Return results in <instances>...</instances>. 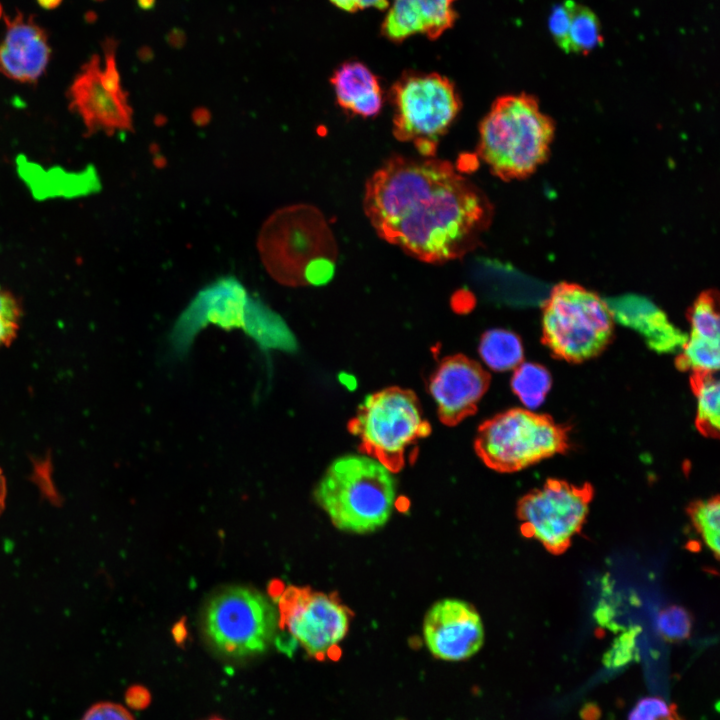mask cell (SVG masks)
Returning a JSON list of instances; mask_svg holds the SVG:
<instances>
[{
	"mask_svg": "<svg viewBox=\"0 0 720 720\" xmlns=\"http://www.w3.org/2000/svg\"><path fill=\"white\" fill-rule=\"evenodd\" d=\"M277 610L260 592L228 587L215 594L204 613V630L210 642L229 656L263 652L277 628Z\"/></svg>",
	"mask_w": 720,
	"mask_h": 720,
	"instance_id": "11",
	"label": "cell"
},
{
	"mask_svg": "<svg viewBox=\"0 0 720 720\" xmlns=\"http://www.w3.org/2000/svg\"><path fill=\"white\" fill-rule=\"evenodd\" d=\"M0 15H1V6H0Z\"/></svg>",
	"mask_w": 720,
	"mask_h": 720,
	"instance_id": "38",
	"label": "cell"
},
{
	"mask_svg": "<svg viewBox=\"0 0 720 720\" xmlns=\"http://www.w3.org/2000/svg\"><path fill=\"white\" fill-rule=\"evenodd\" d=\"M479 354L485 364L495 371L515 369L523 361V346L519 337L505 329L486 331L480 340Z\"/></svg>",
	"mask_w": 720,
	"mask_h": 720,
	"instance_id": "20",
	"label": "cell"
},
{
	"mask_svg": "<svg viewBox=\"0 0 720 720\" xmlns=\"http://www.w3.org/2000/svg\"><path fill=\"white\" fill-rule=\"evenodd\" d=\"M209 720H222V719H219V718H212V719H209Z\"/></svg>",
	"mask_w": 720,
	"mask_h": 720,
	"instance_id": "37",
	"label": "cell"
},
{
	"mask_svg": "<svg viewBox=\"0 0 720 720\" xmlns=\"http://www.w3.org/2000/svg\"><path fill=\"white\" fill-rule=\"evenodd\" d=\"M349 432L359 440V450L392 473L406 463L407 450L431 433L416 394L388 387L368 395L348 422Z\"/></svg>",
	"mask_w": 720,
	"mask_h": 720,
	"instance_id": "6",
	"label": "cell"
},
{
	"mask_svg": "<svg viewBox=\"0 0 720 720\" xmlns=\"http://www.w3.org/2000/svg\"><path fill=\"white\" fill-rule=\"evenodd\" d=\"M593 488L549 479L524 495L517 505L521 533L552 554L564 553L582 530Z\"/></svg>",
	"mask_w": 720,
	"mask_h": 720,
	"instance_id": "12",
	"label": "cell"
},
{
	"mask_svg": "<svg viewBox=\"0 0 720 720\" xmlns=\"http://www.w3.org/2000/svg\"><path fill=\"white\" fill-rule=\"evenodd\" d=\"M363 208L382 239L427 263L472 251L493 215L486 195L435 156L387 159L366 183Z\"/></svg>",
	"mask_w": 720,
	"mask_h": 720,
	"instance_id": "1",
	"label": "cell"
},
{
	"mask_svg": "<svg viewBox=\"0 0 720 720\" xmlns=\"http://www.w3.org/2000/svg\"><path fill=\"white\" fill-rule=\"evenodd\" d=\"M613 334L606 301L574 283H560L547 298L542 316L544 344L558 358L582 362L595 357Z\"/></svg>",
	"mask_w": 720,
	"mask_h": 720,
	"instance_id": "8",
	"label": "cell"
},
{
	"mask_svg": "<svg viewBox=\"0 0 720 720\" xmlns=\"http://www.w3.org/2000/svg\"><path fill=\"white\" fill-rule=\"evenodd\" d=\"M268 591L277 607L279 648L300 647L318 661L340 656L353 613L336 593L284 585L279 580H273Z\"/></svg>",
	"mask_w": 720,
	"mask_h": 720,
	"instance_id": "5",
	"label": "cell"
},
{
	"mask_svg": "<svg viewBox=\"0 0 720 720\" xmlns=\"http://www.w3.org/2000/svg\"><path fill=\"white\" fill-rule=\"evenodd\" d=\"M6 493H7L6 480L3 475L2 470L0 469V513L2 512L4 505H5Z\"/></svg>",
	"mask_w": 720,
	"mask_h": 720,
	"instance_id": "33",
	"label": "cell"
},
{
	"mask_svg": "<svg viewBox=\"0 0 720 720\" xmlns=\"http://www.w3.org/2000/svg\"><path fill=\"white\" fill-rule=\"evenodd\" d=\"M257 246L267 272L284 286L322 285L333 276L336 245L314 207L294 205L275 212L263 225Z\"/></svg>",
	"mask_w": 720,
	"mask_h": 720,
	"instance_id": "2",
	"label": "cell"
},
{
	"mask_svg": "<svg viewBox=\"0 0 720 720\" xmlns=\"http://www.w3.org/2000/svg\"><path fill=\"white\" fill-rule=\"evenodd\" d=\"M389 99L394 137L412 143L420 156L434 157L462 106L453 83L437 73L405 72Z\"/></svg>",
	"mask_w": 720,
	"mask_h": 720,
	"instance_id": "7",
	"label": "cell"
},
{
	"mask_svg": "<svg viewBox=\"0 0 720 720\" xmlns=\"http://www.w3.org/2000/svg\"><path fill=\"white\" fill-rule=\"evenodd\" d=\"M0 40V74L22 84H34L44 75L51 59L46 30L33 15L16 11L4 16Z\"/></svg>",
	"mask_w": 720,
	"mask_h": 720,
	"instance_id": "16",
	"label": "cell"
},
{
	"mask_svg": "<svg viewBox=\"0 0 720 720\" xmlns=\"http://www.w3.org/2000/svg\"><path fill=\"white\" fill-rule=\"evenodd\" d=\"M568 448L566 430L546 415L510 409L483 422L474 449L490 469L511 473L527 468Z\"/></svg>",
	"mask_w": 720,
	"mask_h": 720,
	"instance_id": "9",
	"label": "cell"
},
{
	"mask_svg": "<svg viewBox=\"0 0 720 720\" xmlns=\"http://www.w3.org/2000/svg\"><path fill=\"white\" fill-rule=\"evenodd\" d=\"M126 701L134 708H141L148 703L149 694L141 687H133L127 691Z\"/></svg>",
	"mask_w": 720,
	"mask_h": 720,
	"instance_id": "32",
	"label": "cell"
},
{
	"mask_svg": "<svg viewBox=\"0 0 720 720\" xmlns=\"http://www.w3.org/2000/svg\"><path fill=\"white\" fill-rule=\"evenodd\" d=\"M489 384V373L473 359L463 354L443 358L428 383L440 421L455 426L475 414Z\"/></svg>",
	"mask_w": 720,
	"mask_h": 720,
	"instance_id": "15",
	"label": "cell"
},
{
	"mask_svg": "<svg viewBox=\"0 0 720 720\" xmlns=\"http://www.w3.org/2000/svg\"><path fill=\"white\" fill-rule=\"evenodd\" d=\"M21 305L8 290L0 287V348L16 337L21 320Z\"/></svg>",
	"mask_w": 720,
	"mask_h": 720,
	"instance_id": "26",
	"label": "cell"
},
{
	"mask_svg": "<svg viewBox=\"0 0 720 720\" xmlns=\"http://www.w3.org/2000/svg\"><path fill=\"white\" fill-rule=\"evenodd\" d=\"M314 498L339 530L367 534L383 527L396 504L393 473L367 455H345L327 468Z\"/></svg>",
	"mask_w": 720,
	"mask_h": 720,
	"instance_id": "4",
	"label": "cell"
},
{
	"mask_svg": "<svg viewBox=\"0 0 720 720\" xmlns=\"http://www.w3.org/2000/svg\"><path fill=\"white\" fill-rule=\"evenodd\" d=\"M570 26L569 0L555 4L548 17L549 32L557 46L568 52V32Z\"/></svg>",
	"mask_w": 720,
	"mask_h": 720,
	"instance_id": "29",
	"label": "cell"
},
{
	"mask_svg": "<svg viewBox=\"0 0 720 720\" xmlns=\"http://www.w3.org/2000/svg\"><path fill=\"white\" fill-rule=\"evenodd\" d=\"M210 323L222 328H244L265 348L273 346L284 329L282 319L252 300L244 286L231 276L218 279L197 294L174 328V346L185 350L195 333Z\"/></svg>",
	"mask_w": 720,
	"mask_h": 720,
	"instance_id": "10",
	"label": "cell"
},
{
	"mask_svg": "<svg viewBox=\"0 0 720 720\" xmlns=\"http://www.w3.org/2000/svg\"><path fill=\"white\" fill-rule=\"evenodd\" d=\"M688 516L706 547L719 558L720 501L719 496L697 500L688 506Z\"/></svg>",
	"mask_w": 720,
	"mask_h": 720,
	"instance_id": "25",
	"label": "cell"
},
{
	"mask_svg": "<svg viewBox=\"0 0 720 720\" xmlns=\"http://www.w3.org/2000/svg\"><path fill=\"white\" fill-rule=\"evenodd\" d=\"M613 320L634 329L656 352H680L687 336L675 327L666 314L641 296H621L606 301Z\"/></svg>",
	"mask_w": 720,
	"mask_h": 720,
	"instance_id": "17",
	"label": "cell"
},
{
	"mask_svg": "<svg viewBox=\"0 0 720 720\" xmlns=\"http://www.w3.org/2000/svg\"><path fill=\"white\" fill-rule=\"evenodd\" d=\"M554 124L528 94L498 97L479 125L477 153L498 178L511 181L533 174L546 160Z\"/></svg>",
	"mask_w": 720,
	"mask_h": 720,
	"instance_id": "3",
	"label": "cell"
},
{
	"mask_svg": "<svg viewBox=\"0 0 720 720\" xmlns=\"http://www.w3.org/2000/svg\"><path fill=\"white\" fill-rule=\"evenodd\" d=\"M568 52L587 54L603 43L601 24L588 7L569 0Z\"/></svg>",
	"mask_w": 720,
	"mask_h": 720,
	"instance_id": "23",
	"label": "cell"
},
{
	"mask_svg": "<svg viewBox=\"0 0 720 720\" xmlns=\"http://www.w3.org/2000/svg\"><path fill=\"white\" fill-rule=\"evenodd\" d=\"M336 7L347 12H355L366 8L386 9L388 0H330Z\"/></svg>",
	"mask_w": 720,
	"mask_h": 720,
	"instance_id": "31",
	"label": "cell"
},
{
	"mask_svg": "<svg viewBox=\"0 0 720 720\" xmlns=\"http://www.w3.org/2000/svg\"><path fill=\"white\" fill-rule=\"evenodd\" d=\"M330 81L336 101L344 111L363 118L374 117L381 111L383 92L379 80L363 63L342 64Z\"/></svg>",
	"mask_w": 720,
	"mask_h": 720,
	"instance_id": "19",
	"label": "cell"
},
{
	"mask_svg": "<svg viewBox=\"0 0 720 720\" xmlns=\"http://www.w3.org/2000/svg\"><path fill=\"white\" fill-rule=\"evenodd\" d=\"M691 327L687 343L701 348H720V319L717 296L711 292L700 295L689 311Z\"/></svg>",
	"mask_w": 720,
	"mask_h": 720,
	"instance_id": "21",
	"label": "cell"
},
{
	"mask_svg": "<svg viewBox=\"0 0 720 720\" xmlns=\"http://www.w3.org/2000/svg\"><path fill=\"white\" fill-rule=\"evenodd\" d=\"M169 40L173 45L178 46L183 43L184 34L182 31H174L170 33Z\"/></svg>",
	"mask_w": 720,
	"mask_h": 720,
	"instance_id": "34",
	"label": "cell"
},
{
	"mask_svg": "<svg viewBox=\"0 0 720 720\" xmlns=\"http://www.w3.org/2000/svg\"><path fill=\"white\" fill-rule=\"evenodd\" d=\"M691 387L697 401L696 427L707 437L717 438L720 419V384L714 373L692 374Z\"/></svg>",
	"mask_w": 720,
	"mask_h": 720,
	"instance_id": "22",
	"label": "cell"
},
{
	"mask_svg": "<svg viewBox=\"0 0 720 720\" xmlns=\"http://www.w3.org/2000/svg\"><path fill=\"white\" fill-rule=\"evenodd\" d=\"M628 720H681L675 707L659 697H644L631 710Z\"/></svg>",
	"mask_w": 720,
	"mask_h": 720,
	"instance_id": "28",
	"label": "cell"
},
{
	"mask_svg": "<svg viewBox=\"0 0 720 720\" xmlns=\"http://www.w3.org/2000/svg\"><path fill=\"white\" fill-rule=\"evenodd\" d=\"M156 0H137V4L144 10H149L154 7Z\"/></svg>",
	"mask_w": 720,
	"mask_h": 720,
	"instance_id": "36",
	"label": "cell"
},
{
	"mask_svg": "<svg viewBox=\"0 0 720 720\" xmlns=\"http://www.w3.org/2000/svg\"><path fill=\"white\" fill-rule=\"evenodd\" d=\"M37 2L44 9H54L59 6L62 0H37Z\"/></svg>",
	"mask_w": 720,
	"mask_h": 720,
	"instance_id": "35",
	"label": "cell"
},
{
	"mask_svg": "<svg viewBox=\"0 0 720 720\" xmlns=\"http://www.w3.org/2000/svg\"><path fill=\"white\" fill-rule=\"evenodd\" d=\"M551 384V376L546 368L534 363H521L514 369L511 379L513 392L530 409L544 402Z\"/></svg>",
	"mask_w": 720,
	"mask_h": 720,
	"instance_id": "24",
	"label": "cell"
},
{
	"mask_svg": "<svg viewBox=\"0 0 720 720\" xmlns=\"http://www.w3.org/2000/svg\"><path fill=\"white\" fill-rule=\"evenodd\" d=\"M423 638L435 658L458 662L481 649L485 632L480 614L470 603L447 598L435 602L427 611Z\"/></svg>",
	"mask_w": 720,
	"mask_h": 720,
	"instance_id": "14",
	"label": "cell"
},
{
	"mask_svg": "<svg viewBox=\"0 0 720 720\" xmlns=\"http://www.w3.org/2000/svg\"><path fill=\"white\" fill-rule=\"evenodd\" d=\"M117 43L106 39L104 60L93 55L76 74L67 90L70 110L82 121L86 134L133 131V109L121 85L116 63Z\"/></svg>",
	"mask_w": 720,
	"mask_h": 720,
	"instance_id": "13",
	"label": "cell"
},
{
	"mask_svg": "<svg viewBox=\"0 0 720 720\" xmlns=\"http://www.w3.org/2000/svg\"><path fill=\"white\" fill-rule=\"evenodd\" d=\"M455 0H394L382 23L381 32L393 42L414 34L437 39L457 18Z\"/></svg>",
	"mask_w": 720,
	"mask_h": 720,
	"instance_id": "18",
	"label": "cell"
},
{
	"mask_svg": "<svg viewBox=\"0 0 720 720\" xmlns=\"http://www.w3.org/2000/svg\"><path fill=\"white\" fill-rule=\"evenodd\" d=\"M95 1H101V0H95Z\"/></svg>",
	"mask_w": 720,
	"mask_h": 720,
	"instance_id": "39",
	"label": "cell"
},
{
	"mask_svg": "<svg viewBox=\"0 0 720 720\" xmlns=\"http://www.w3.org/2000/svg\"><path fill=\"white\" fill-rule=\"evenodd\" d=\"M657 626L667 640H682L689 635L691 621L688 613L680 607H670L659 615Z\"/></svg>",
	"mask_w": 720,
	"mask_h": 720,
	"instance_id": "27",
	"label": "cell"
},
{
	"mask_svg": "<svg viewBox=\"0 0 720 720\" xmlns=\"http://www.w3.org/2000/svg\"><path fill=\"white\" fill-rule=\"evenodd\" d=\"M82 720H134V718L124 707L103 702L90 707Z\"/></svg>",
	"mask_w": 720,
	"mask_h": 720,
	"instance_id": "30",
	"label": "cell"
}]
</instances>
